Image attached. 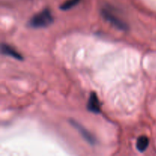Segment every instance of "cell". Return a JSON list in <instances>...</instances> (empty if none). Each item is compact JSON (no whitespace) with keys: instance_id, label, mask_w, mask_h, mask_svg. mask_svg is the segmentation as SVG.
<instances>
[{"instance_id":"1","label":"cell","mask_w":156,"mask_h":156,"mask_svg":"<svg viewBox=\"0 0 156 156\" xmlns=\"http://www.w3.org/2000/svg\"><path fill=\"white\" fill-rule=\"evenodd\" d=\"M53 22V17L48 9L42 11L34 15L28 21V26L32 28H44L48 27Z\"/></svg>"},{"instance_id":"2","label":"cell","mask_w":156,"mask_h":156,"mask_svg":"<svg viewBox=\"0 0 156 156\" xmlns=\"http://www.w3.org/2000/svg\"><path fill=\"white\" fill-rule=\"evenodd\" d=\"M101 15L107 21L111 23L114 27L120 30H127L128 25L121 19L107 9H102Z\"/></svg>"},{"instance_id":"6","label":"cell","mask_w":156,"mask_h":156,"mask_svg":"<svg viewBox=\"0 0 156 156\" xmlns=\"http://www.w3.org/2000/svg\"><path fill=\"white\" fill-rule=\"evenodd\" d=\"M149 145V140L146 136H141L137 139L136 147L137 150L140 152H143L147 149Z\"/></svg>"},{"instance_id":"5","label":"cell","mask_w":156,"mask_h":156,"mask_svg":"<svg viewBox=\"0 0 156 156\" xmlns=\"http://www.w3.org/2000/svg\"><path fill=\"white\" fill-rule=\"evenodd\" d=\"M1 52L2 54L13 57L18 60H22L23 59V56L18 51H16L13 47L6 44H2L1 45Z\"/></svg>"},{"instance_id":"4","label":"cell","mask_w":156,"mask_h":156,"mask_svg":"<svg viewBox=\"0 0 156 156\" xmlns=\"http://www.w3.org/2000/svg\"><path fill=\"white\" fill-rule=\"evenodd\" d=\"M87 108L90 112L93 114H98L101 112V104L96 93L91 92L90 94L89 98L87 103Z\"/></svg>"},{"instance_id":"3","label":"cell","mask_w":156,"mask_h":156,"mask_svg":"<svg viewBox=\"0 0 156 156\" xmlns=\"http://www.w3.org/2000/svg\"><path fill=\"white\" fill-rule=\"evenodd\" d=\"M70 123L72 124V126H74L78 131H79V133L81 134L82 137H83L84 140L90 144L91 146H94V145L97 143V140H96L95 137L86 129V128L84 127L82 124H80L79 123H78L77 121L74 120H70Z\"/></svg>"},{"instance_id":"7","label":"cell","mask_w":156,"mask_h":156,"mask_svg":"<svg viewBox=\"0 0 156 156\" xmlns=\"http://www.w3.org/2000/svg\"><path fill=\"white\" fill-rule=\"evenodd\" d=\"M80 2V0H67L66 2L63 3L62 5L60 6V9L63 11L69 10V9H72L74 6H76L78 3Z\"/></svg>"}]
</instances>
